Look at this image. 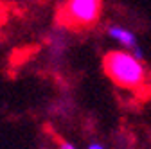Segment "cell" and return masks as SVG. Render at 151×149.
I'll return each mask as SVG.
<instances>
[{"label": "cell", "instance_id": "7a4b0ae2", "mask_svg": "<svg viewBox=\"0 0 151 149\" xmlns=\"http://www.w3.org/2000/svg\"><path fill=\"white\" fill-rule=\"evenodd\" d=\"M103 16V0H65L58 9V24L70 31L96 27Z\"/></svg>", "mask_w": 151, "mask_h": 149}, {"label": "cell", "instance_id": "8992f818", "mask_svg": "<svg viewBox=\"0 0 151 149\" xmlns=\"http://www.w3.org/2000/svg\"><path fill=\"white\" fill-rule=\"evenodd\" d=\"M61 149H76V145L72 142H68V140H63L61 142Z\"/></svg>", "mask_w": 151, "mask_h": 149}, {"label": "cell", "instance_id": "5b68a950", "mask_svg": "<svg viewBox=\"0 0 151 149\" xmlns=\"http://www.w3.org/2000/svg\"><path fill=\"white\" fill-rule=\"evenodd\" d=\"M86 149H106V147H104L103 144H99V142H90Z\"/></svg>", "mask_w": 151, "mask_h": 149}, {"label": "cell", "instance_id": "6da1fadb", "mask_svg": "<svg viewBox=\"0 0 151 149\" xmlns=\"http://www.w3.org/2000/svg\"><path fill=\"white\" fill-rule=\"evenodd\" d=\"M103 70L106 77L122 90L140 94L147 88V70L144 61L129 50H108L103 56Z\"/></svg>", "mask_w": 151, "mask_h": 149}, {"label": "cell", "instance_id": "277c9868", "mask_svg": "<svg viewBox=\"0 0 151 149\" xmlns=\"http://www.w3.org/2000/svg\"><path fill=\"white\" fill-rule=\"evenodd\" d=\"M7 18H9V9L2 0H0V31H2V27L7 24Z\"/></svg>", "mask_w": 151, "mask_h": 149}, {"label": "cell", "instance_id": "3957f363", "mask_svg": "<svg viewBox=\"0 0 151 149\" xmlns=\"http://www.w3.org/2000/svg\"><path fill=\"white\" fill-rule=\"evenodd\" d=\"M106 34L115 42L117 45H121L124 50H129L131 54H135L139 59L144 61V52H142V47L139 43V38L133 34V31H129L128 27L124 25H117V24H111L108 25L106 29Z\"/></svg>", "mask_w": 151, "mask_h": 149}]
</instances>
